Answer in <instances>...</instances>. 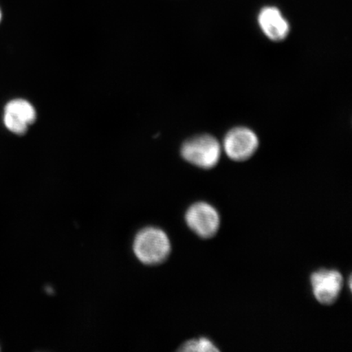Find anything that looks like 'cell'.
Masks as SVG:
<instances>
[{
  "label": "cell",
  "mask_w": 352,
  "mask_h": 352,
  "mask_svg": "<svg viewBox=\"0 0 352 352\" xmlns=\"http://www.w3.org/2000/svg\"><path fill=\"white\" fill-rule=\"evenodd\" d=\"M187 352H218L219 350L209 338H200L197 340H189L184 343L179 349Z\"/></svg>",
  "instance_id": "obj_8"
},
{
  "label": "cell",
  "mask_w": 352,
  "mask_h": 352,
  "mask_svg": "<svg viewBox=\"0 0 352 352\" xmlns=\"http://www.w3.org/2000/svg\"><path fill=\"white\" fill-rule=\"evenodd\" d=\"M223 147L227 156L236 162L248 160L256 152L258 139L256 134L246 127H236L224 138Z\"/></svg>",
  "instance_id": "obj_4"
},
{
  "label": "cell",
  "mask_w": 352,
  "mask_h": 352,
  "mask_svg": "<svg viewBox=\"0 0 352 352\" xmlns=\"http://www.w3.org/2000/svg\"><path fill=\"white\" fill-rule=\"evenodd\" d=\"M170 241L160 228H145L135 236L133 250L140 262L147 265L164 262L170 253Z\"/></svg>",
  "instance_id": "obj_1"
},
{
  "label": "cell",
  "mask_w": 352,
  "mask_h": 352,
  "mask_svg": "<svg viewBox=\"0 0 352 352\" xmlns=\"http://www.w3.org/2000/svg\"><path fill=\"white\" fill-rule=\"evenodd\" d=\"M221 151V145L217 138L210 135H201L187 140L183 144L182 154L189 164L209 170L218 164Z\"/></svg>",
  "instance_id": "obj_2"
},
{
  "label": "cell",
  "mask_w": 352,
  "mask_h": 352,
  "mask_svg": "<svg viewBox=\"0 0 352 352\" xmlns=\"http://www.w3.org/2000/svg\"><path fill=\"white\" fill-rule=\"evenodd\" d=\"M36 120L33 105L23 99L12 100L4 109L3 122L8 130L16 135H23L28 126Z\"/></svg>",
  "instance_id": "obj_6"
},
{
  "label": "cell",
  "mask_w": 352,
  "mask_h": 352,
  "mask_svg": "<svg viewBox=\"0 0 352 352\" xmlns=\"http://www.w3.org/2000/svg\"><path fill=\"white\" fill-rule=\"evenodd\" d=\"M1 19H2V13H1V11H0V21H1Z\"/></svg>",
  "instance_id": "obj_9"
},
{
  "label": "cell",
  "mask_w": 352,
  "mask_h": 352,
  "mask_svg": "<svg viewBox=\"0 0 352 352\" xmlns=\"http://www.w3.org/2000/svg\"><path fill=\"white\" fill-rule=\"evenodd\" d=\"M311 284L316 300L322 305H330L340 297L343 278L340 272L321 270L312 274Z\"/></svg>",
  "instance_id": "obj_5"
},
{
  "label": "cell",
  "mask_w": 352,
  "mask_h": 352,
  "mask_svg": "<svg viewBox=\"0 0 352 352\" xmlns=\"http://www.w3.org/2000/svg\"><path fill=\"white\" fill-rule=\"evenodd\" d=\"M258 22L264 34L274 42L287 38L289 24L283 13L276 7H265L259 12Z\"/></svg>",
  "instance_id": "obj_7"
},
{
  "label": "cell",
  "mask_w": 352,
  "mask_h": 352,
  "mask_svg": "<svg viewBox=\"0 0 352 352\" xmlns=\"http://www.w3.org/2000/svg\"><path fill=\"white\" fill-rule=\"evenodd\" d=\"M186 221L192 232L206 239L217 234L220 226L217 210L204 201L197 202L188 209Z\"/></svg>",
  "instance_id": "obj_3"
}]
</instances>
